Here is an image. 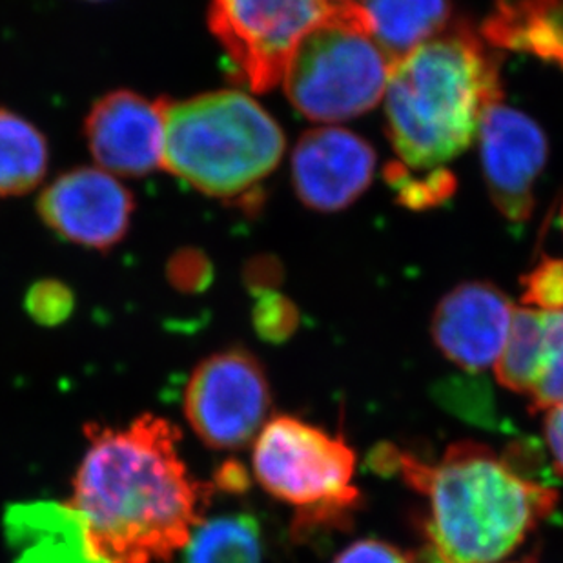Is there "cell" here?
<instances>
[{"label":"cell","instance_id":"e0dca14e","mask_svg":"<svg viewBox=\"0 0 563 563\" xmlns=\"http://www.w3.org/2000/svg\"><path fill=\"white\" fill-rule=\"evenodd\" d=\"M48 143L21 115L0 108V196L37 188L48 170Z\"/></svg>","mask_w":563,"mask_h":563},{"label":"cell","instance_id":"30bf717a","mask_svg":"<svg viewBox=\"0 0 563 563\" xmlns=\"http://www.w3.org/2000/svg\"><path fill=\"white\" fill-rule=\"evenodd\" d=\"M135 201L102 168H75L57 177L38 197V213L49 229L75 245L110 251L130 229Z\"/></svg>","mask_w":563,"mask_h":563},{"label":"cell","instance_id":"277c9868","mask_svg":"<svg viewBox=\"0 0 563 563\" xmlns=\"http://www.w3.org/2000/svg\"><path fill=\"white\" fill-rule=\"evenodd\" d=\"M166 172L219 199L245 196L276 170L285 154L279 124L238 90L159 99Z\"/></svg>","mask_w":563,"mask_h":563},{"label":"cell","instance_id":"8fae6325","mask_svg":"<svg viewBox=\"0 0 563 563\" xmlns=\"http://www.w3.org/2000/svg\"><path fill=\"white\" fill-rule=\"evenodd\" d=\"M374 170L373 146L341 128L310 130L294 148V188L307 207L319 212L351 207L371 187Z\"/></svg>","mask_w":563,"mask_h":563},{"label":"cell","instance_id":"7402d4cb","mask_svg":"<svg viewBox=\"0 0 563 563\" xmlns=\"http://www.w3.org/2000/svg\"><path fill=\"white\" fill-rule=\"evenodd\" d=\"M75 309L71 288L57 279H43L26 294V312L44 327H57L69 319Z\"/></svg>","mask_w":563,"mask_h":563},{"label":"cell","instance_id":"9c48e42d","mask_svg":"<svg viewBox=\"0 0 563 563\" xmlns=\"http://www.w3.org/2000/svg\"><path fill=\"white\" fill-rule=\"evenodd\" d=\"M485 183L505 218H531L534 185L548 161V139L526 113L500 101L485 110L478 130Z\"/></svg>","mask_w":563,"mask_h":563},{"label":"cell","instance_id":"83f0119b","mask_svg":"<svg viewBox=\"0 0 563 563\" xmlns=\"http://www.w3.org/2000/svg\"><path fill=\"white\" fill-rule=\"evenodd\" d=\"M543 434H545L549 451L553 454L554 467L563 474V401L548 410Z\"/></svg>","mask_w":563,"mask_h":563},{"label":"cell","instance_id":"7c38bea8","mask_svg":"<svg viewBox=\"0 0 563 563\" xmlns=\"http://www.w3.org/2000/svg\"><path fill=\"white\" fill-rule=\"evenodd\" d=\"M90 152L108 174L148 176L163 161V115L157 101L115 90L91 107L85 123Z\"/></svg>","mask_w":563,"mask_h":563},{"label":"cell","instance_id":"6da1fadb","mask_svg":"<svg viewBox=\"0 0 563 563\" xmlns=\"http://www.w3.org/2000/svg\"><path fill=\"white\" fill-rule=\"evenodd\" d=\"M85 456L68 501L108 563H166L187 548L213 485L179 454L181 432L155 415L126 427L86 426Z\"/></svg>","mask_w":563,"mask_h":563},{"label":"cell","instance_id":"d6986e66","mask_svg":"<svg viewBox=\"0 0 563 563\" xmlns=\"http://www.w3.org/2000/svg\"><path fill=\"white\" fill-rule=\"evenodd\" d=\"M545 312L521 307L512 312L509 334L495 363L496 379L516 394H531L542 356Z\"/></svg>","mask_w":563,"mask_h":563},{"label":"cell","instance_id":"52a82bcc","mask_svg":"<svg viewBox=\"0 0 563 563\" xmlns=\"http://www.w3.org/2000/svg\"><path fill=\"white\" fill-rule=\"evenodd\" d=\"M330 0H212L208 27L252 91L283 82L301 38L329 13Z\"/></svg>","mask_w":563,"mask_h":563},{"label":"cell","instance_id":"603a6c76","mask_svg":"<svg viewBox=\"0 0 563 563\" xmlns=\"http://www.w3.org/2000/svg\"><path fill=\"white\" fill-rule=\"evenodd\" d=\"M521 285L523 305H532L542 312L563 310V260H543L521 277Z\"/></svg>","mask_w":563,"mask_h":563},{"label":"cell","instance_id":"484cf974","mask_svg":"<svg viewBox=\"0 0 563 563\" xmlns=\"http://www.w3.org/2000/svg\"><path fill=\"white\" fill-rule=\"evenodd\" d=\"M332 563H416V560L415 554L401 553L382 540H362L349 545Z\"/></svg>","mask_w":563,"mask_h":563},{"label":"cell","instance_id":"3957f363","mask_svg":"<svg viewBox=\"0 0 563 563\" xmlns=\"http://www.w3.org/2000/svg\"><path fill=\"white\" fill-rule=\"evenodd\" d=\"M500 99L498 63L471 27L421 44L394 63L385 90L388 137L401 165L438 170L463 154Z\"/></svg>","mask_w":563,"mask_h":563},{"label":"cell","instance_id":"4dcf8cb0","mask_svg":"<svg viewBox=\"0 0 563 563\" xmlns=\"http://www.w3.org/2000/svg\"><path fill=\"white\" fill-rule=\"evenodd\" d=\"M560 218H562V227H563V205H562V216H560Z\"/></svg>","mask_w":563,"mask_h":563},{"label":"cell","instance_id":"44dd1931","mask_svg":"<svg viewBox=\"0 0 563 563\" xmlns=\"http://www.w3.org/2000/svg\"><path fill=\"white\" fill-rule=\"evenodd\" d=\"M387 181L398 191L399 201L405 207L423 210L446 201L452 191L456 188L454 177L446 170L429 172L427 176L415 177L401 163H393L385 170Z\"/></svg>","mask_w":563,"mask_h":563},{"label":"cell","instance_id":"ba28073f","mask_svg":"<svg viewBox=\"0 0 563 563\" xmlns=\"http://www.w3.org/2000/svg\"><path fill=\"white\" fill-rule=\"evenodd\" d=\"M271 409L265 368L245 349H227L205 357L185 390V416L191 431L213 451L251 445Z\"/></svg>","mask_w":563,"mask_h":563},{"label":"cell","instance_id":"2e32d148","mask_svg":"<svg viewBox=\"0 0 563 563\" xmlns=\"http://www.w3.org/2000/svg\"><path fill=\"white\" fill-rule=\"evenodd\" d=\"M484 33L490 44L523 49L563 68V0H498Z\"/></svg>","mask_w":563,"mask_h":563},{"label":"cell","instance_id":"1f68e13d","mask_svg":"<svg viewBox=\"0 0 563 563\" xmlns=\"http://www.w3.org/2000/svg\"><path fill=\"white\" fill-rule=\"evenodd\" d=\"M93 2H99V0H93Z\"/></svg>","mask_w":563,"mask_h":563},{"label":"cell","instance_id":"9a60e30c","mask_svg":"<svg viewBox=\"0 0 563 563\" xmlns=\"http://www.w3.org/2000/svg\"><path fill=\"white\" fill-rule=\"evenodd\" d=\"M368 32L390 63L440 35L451 19V0H356Z\"/></svg>","mask_w":563,"mask_h":563},{"label":"cell","instance_id":"ac0fdd59","mask_svg":"<svg viewBox=\"0 0 563 563\" xmlns=\"http://www.w3.org/2000/svg\"><path fill=\"white\" fill-rule=\"evenodd\" d=\"M183 551L185 563H261L260 526L249 515L202 518Z\"/></svg>","mask_w":563,"mask_h":563},{"label":"cell","instance_id":"cb8c5ba5","mask_svg":"<svg viewBox=\"0 0 563 563\" xmlns=\"http://www.w3.org/2000/svg\"><path fill=\"white\" fill-rule=\"evenodd\" d=\"M299 313L285 296L276 290L261 292L254 307V327L263 340L282 343L294 334Z\"/></svg>","mask_w":563,"mask_h":563},{"label":"cell","instance_id":"f546056e","mask_svg":"<svg viewBox=\"0 0 563 563\" xmlns=\"http://www.w3.org/2000/svg\"><path fill=\"white\" fill-rule=\"evenodd\" d=\"M332 2H346V0H332Z\"/></svg>","mask_w":563,"mask_h":563},{"label":"cell","instance_id":"ffe728a7","mask_svg":"<svg viewBox=\"0 0 563 563\" xmlns=\"http://www.w3.org/2000/svg\"><path fill=\"white\" fill-rule=\"evenodd\" d=\"M529 399L532 410H549L563 401V310L545 312L540 368Z\"/></svg>","mask_w":563,"mask_h":563},{"label":"cell","instance_id":"4316f807","mask_svg":"<svg viewBox=\"0 0 563 563\" xmlns=\"http://www.w3.org/2000/svg\"><path fill=\"white\" fill-rule=\"evenodd\" d=\"M279 276H282L279 266L271 257H260V260L251 261L246 266V283L257 294L274 290V285L279 282Z\"/></svg>","mask_w":563,"mask_h":563},{"label":"cell","instance_id":"5b68a950","mask_svg":"<svg viewBox=\"0 0 563 563\" xmlns=\"http://www.w3.org/2000/svg\"><path fill=\"white\" fill-rule=\"evenodd\" d=\"M393 63L383 54L356 0L332 2L285 69L288 101L305 118L340 123L371 112L387 90Z\"/></svg>","mask_w":563,"mask_h":563},{"label":"cell","instance_id":"4fadbf2b","mask_svg":"<svg viewBox=\"0 0 563 563\" xmlns=\"http://www.w3.org/2000/svg\"><path fill=\"white\" fill-rule=\"evenodd\" d=\"M515 307L500 288L463 283L441 299L432 318V338L445 357L468 373L495 365L509 334Z\"/></svg>","mask_w":563,"mask_h":563},{"label":"cell","instance_id":"8992f818","mask_svg":"<svg viewBox=\"0 0 563 563\" xmlns=\"http://www.w3.org/2000/svg\"><path fill=\"white\" fill-rule=\"evenodd\" d=\"M252 468L268 495L298 509L294 527L301 534L343 526L360 505L352 446L294 416L266 421L254 440Z\"/></svg>","mask_w":563,"mask_h":563},{"label":"cell","instance_id":"7a4b0ae2","mask_svg":"<svg viewBox=\"0 0 563 563\" xmlns=\"http://www.w3.org/2000/svg\"><path fill=\"white\" fill-rule=\"evenodd\" d=\"M373 465L379 473L399 471L405 484L427 496L423 531L443 563L500 562L559 500L476 441L454 443L434 465L385 446L374 452Z\"/></svg>","mask_w":563,"mask_h":563},{"label":"cell","instance_id":"f1b7e54d","mask_svg":"<svg viewBox=\"0 0 563 563\" xmlns=\"http://www.w3.org/2000/svg\"><path fill=\"white\" fill-rule=\"evenodd\" d=\"M216 484L213 489L224 490V493H243L249 487V476L245 468L240 463H227L219 468L216 474Z\"/></svg>","mask_w":563,"mask_h":563},{"label":"cell","instance_id":"5bb4252c","mask_svg":"<svg viewBox=\"0 0 563 563\" xmlns=\"http://www.w3.org/2000/svg\"><path fill=\"white\" fill-rule=\"evenodd\" d=\"M13 563H108L90 542L79 512L69 504L27 501L4 515Z\"/></svg>","mask_w":563,"mask_h":563},{"label":"cell","instance_id":"d4e9b609","mask_svg":"<svg viewBox=\"0 0 563 563\" xmlns=\"http://www.w3.org/2000/svg\"><path fill=\"white\" fill-rule=\"evenodd\" d=\"M172 287L185 294L202 292L212 283L213 266L207 255L197 249H183L168 263Z\"/></svg>","mask_w":563,"mask_h":563}]
</instances>
